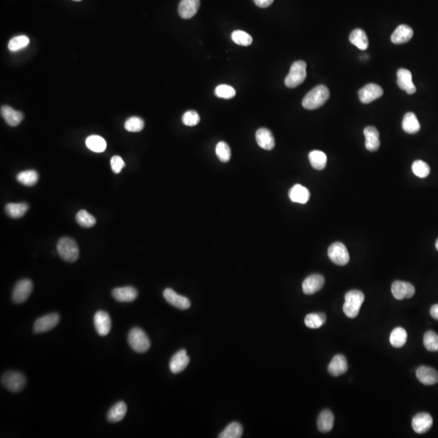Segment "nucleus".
I'll list each match as a JSON object with an SVG mask.
<instances>
[{
	"label": "nucleus",
	"instance_id": "f257e3e1",
	"mask_svg": "<svg viewBox=\"0 0 438 438\" xmlns=\"http://www.w3.org/2000/svg\"><path fill=\"white\" fill-rule=\"evenodd\" d=\"M329 98V91L327 87L320 84L307 94L303 99L302 105L307 110L317 109L324 105Z\"/></svg>",
	"mask_w": 438,
	"mask_h": 438
},
{
	"label": "nucleus",
	"instance_id": "f03ea898",
	"mask_svg": "<svg viewBox=\"0 0 438 438\" xmlns=\"http://www.w3.org/2000/svg\"><path fill=\"white\" fill-rule=\"evenodd\" d=\"M365 301V295L358 290H353L345 295V302L342 310L346 317L355 318L358 316L363 303Z\"/></svg>",
	"mask_w": 438,
	"mask_h": 438
},
{
	"label": "nucleus",
	"instance_id": "7ed1b4c3",
	"mask_svg": "<svg viewBox=\"0 0 438 438\" xmlns=\"http://www.w3.org/2000/svg\"><path fill=\"white\" fill-rule=\"evenodd\" d=\"M57 251L60 257L67 262H75L79 257V248L74 239L64 237L57 243Z\"/></svg>",
	"mask_w": 438,
	"mask_h": 438
},
{
	"label": "nucleus",
	"instance_id": "20e7f679",
	"mask_svg": "<svg viewBox=\"0 0 438 438\" xmlns=\"http://www.w3.org/2000/svg\"><path fill=\"white\" fill-rule=\"evenodd\" d=\"M306 76V63L302 60L296 61L286 77V86L288 88H296L302 84Z\"/></svg>",
	"mask_w": 438,
	"mask_h": 438
},
{
	"label": "nucleus",
	"instance_id": "39448f33",
	"mask_svg": "<svg viewBox=\"0 0 438 438\" xmlns=\"http://www.w3.org/2000/svg\"><path fill=\"white\" fill-rule=\"evenodd\" d=\"M128 343L136 353H145L150 347V341L146 333L140 328H133L128 333Z\"/></svg>",
	"mask_w": 438,
	"mask_h": 438
},
{
	"label": "nucleus",
	"instance_id": "423d86ee",
	"mask_svg": "<svg viewBox=\"0 0 438 438\" xmlns=\"http://www.w3.org/2000/svg\"><path fill=\"white\" fill-rule=\"evenodd\" d=\"M1 383L11 392L18 393L26 386V378L19 372H7L3 374Z\"/></svg>",
	"mask_w": 438,
	"mask_h": 438
},
{
	"label": "nucleus",
	"instance_id": "0eeeda50",
	"mask_svg": "<svg viewBox=\"0 0 438 438\" xmlns=\"http://www.w3.org/2000/svg\"><path fill=\"white\" fill-rule=\"evenodd\" d=\"M329 259L337 266H345L350 260V255L343 243L335 242L329 246L328 249Z\"/></svg>",
	"mask_w": 438,
	"mask_h": 438
},
{
	"label": "nucleus",
	"instance_id": "6e6552de",
	"mask_svg": "<svg viewBox=\"0 0 438 438\" xmlns=\"http://www.w3.org/2000/svg\"><path fill=\"white\" fill-rule=\"evenodd\" d=\"M33 291V283L30 279H22L16 284L13 292V300L15 304L26 302Z\"/></svg>",
	"mask_w": 438,
	"mask_h": 438
},
{
	"label": "nucleus",
	"instance_id": "1a4fd4ad",
	"mask_svg": "<svg viewBox=\"0 0 438 438\" xmlns=\"http://www.w3.org/2000/svg\"><path fill=\"white\" fill-rule=\"evenodd\" d=\"M60 321V317L58 313H50L36 320L34 325V332L35 333H46L54 329Z\"/></svg>",
	"mask_w": 438,
	"mask_h": 438
},
{
	"label": "nucleus",
	"instance_id": "9d476101",
	"mask_svg": "<svg viewBox=\"0 0 438 438\" xmlns=\"http://www.w3.org/2000/svg\"><path fill=\"white\" fill-rule=\"evenodd\" d=\"M383 90L378 84H368L359 91V98L361 103L369 104L380 99L383 95Z\"/></svg>",
	"mask_w": 438,
	"mask_h": 438
},
{
	"label": "nucleus",
	"instance_id": "9b49d317",
	"mask_svg": "<svg viewBox=\"0 0 438 438\" xmlns=\"http://www.w3.org/2000/svg\"><path fill=\"white\" fill-rule=\"evenodd\" d=\"M393 296L396 300L410 299L415 295V287L411 283L403 281H395L391 287Z\"/></svg>",
	"mask_w": 438,
	"mask_h": 438
},
{
	"label": "nucleus",
	"instance_id": "f8f14e48",
	"mask_svg": "<svg viewBox=\"0 0 438 438\" xmlns=\"http://www.w3.org/2000/svg\"><path fill=\"white\" fill-rule=\"evenodd\" d=\"M397 84L402 91H404L407 95H414L416 92V88L413 83L412 75L411 71L405 68H400L397 72Z\"/></svg>",
	"mask_w": 438,
	"mask_h": 438
},
{
	"label": "nucleus",
	"instance_id": "ddd939ff",
	"mask_svg": "<svg viewBox=\"0 0 438 438\" xmlns=\"http://www.w3.org/2000/svg\"><path fill=\"white\" fill-rule=\"evenodd\" d=\"M433 420L428 413L421 412L415 415L412 419V428L416 433L423 434L432 428Z\"/></svg>",
	"mask_w": 438,
	"mask_h": 438
},
{
	"label": "nucleus",
	"instance_id": "4468645a",
	"mask_svg": "<svg viewBox=\"0 0 438 438\" xmlns=\"http://www.w3.org/2000/svg\"><path fill=\"white\" fill-rule=\"evenodd\" d=\"M95 327L99 335L107 336L111 331V319L105 311H98L94 318Z\"/></svg>",
	"mask_w": 438,
	"mask_h": 438
},
{
	"label": "nucleus",
	"instance_id": "2eb2a0df",
	"mask_svg": "<svg viewBox=\"0 0 438 438\" xmlns=\"http://www.w3.org/2000/svg\"><path fill=\"white\" fill-rule=\"evenodd\" d=\"M164 299L167 301L170 305L176 307L181 310H186L191 306V303L189 299L185 296L179 295L174 290L167 288L163 292Z\"/></svg>",
	"mask_w": 438,
	"mask_h": 438
},
{
	"label": "nucleus",
	"instance_id": "dca6fc26",
	"mask_svg": "<svg viewBox=\"0 0 438 438\" xmlns=\"http://www.w3.org/2000/svg\"><path fill=\"white\" fill-rule=\"evenodd\" d=\"M325 284V279L322 275L315 274L304 279L303 282V292L306 295H312L319 292Z\"/></svg>",
	"mask_w": 438,
	"mask_h": 438
},
{
	"label": "nucleus",
	"instance_id": "f3484780",
	"mask_svg": "<svg viewBox=\"0 0 438 438\" xmlns=\"http://www.w3.org/2000/svg\"><path fill=\"white\" fill-rule=\"evenodd\" d=\"M189 361L190 359L187 355L186 351H179L170 359V365H169L170 371L174 374L181 373L189 365Z\"/></svg>",
	"mask_w": 438,
	"mask_h": 438
},
{
	"label": "nucleus",
	"instance_id": "a211bd4d",
	"mask_svg": "<svg viewBox=\"0 0 438 438\" xmlns=\"http://www.w3.org/2000/svg\"><path fill=\"white\" fill-rule=\"evenodd\" d=\"M138 292L132 287H117L112 291V296L118 302L129 303L136 300Z\"/></svg>",
	"mask_w": 438,
	"mask_h": 438
},
{
	"label": "nucleus",
	"instance_id": "6ab92c4d",
	"mask_svg": "<svg viewBox=\"0 0 438 438\" xmlns=\"http://www.w3.org/2000/svg\"><path fill=\"white\" fill-rule=\"evenodd\" d=\"M365 147L370 152L378 151L380 148L379 132L375 127L369 126L365 128Z\"/></svg>",
	"mask_w": 438,
	"mask_h": 438
},
{
	"label": "nucleus",
	"instance_id": "aec40b11",
	"mask_svg": "<svg viewBox=\"0 0 438 438\" xmlns=\"http://www.w3.org/2000/svg\"><path fill=\"white\" fill-rule=\"evenodd\" d=\"M416 378L426 386H432L438 382V373L428 366H420L416 370Z\"/></svg>",
	"mask_w": 438,
	"mask_h": 438
},
{
	"label": "nucleus",
	"instance_id": "412c9836",
	"mask_svg": "<svg viewBox=\"0 0 438 438\" xmlns=\"http://www.w3.org/2000/svg\"><path fill=\"white\" fill-rule=\"evenodd\" d=\"M348 369L347 361L342 355H336L332 359L328 366V372L333 377H339L346 373Z\"/></svg>",
	"mask_w": 438,
	"mask_h": 438
},
{
	"label": "nucleus",
	"instance_id": "4be33fe9",
	"mask_svg": "<svg viewBox=\"0 0 438 438\" xmlns=\"http://www.w3.org/2000/svg\"><path fill=\"white\" fill-rule=\"evenodd\" d=\"M200 8V0H181L179 5V15L183 19H190L197 14Z\"/></svg>",
	"mask_w": 438,
	"mask_h": 438
},
{
	"label": "nucleus",
	"instance_id": "5701e85b",
	"mask_svg": "<svg viewBox=\"0 0 438 438\" xmlns=\"http://www.w3.org/2000/svg\"><path fill=\"white\" fill-rule=\"evenodd\" d=\"M256 140L258 145L261 149L271 150L275 148V137L273 136L272 132L267 128H261L256 131Z\"/></svg>",
	"mask_w": 438,
	"mask_h": 438
},
{
	"label": "nucleus",
	"instance_id": "b1692460",
	"mask_svg": "<svg viewBox=\"0 0 438 438\" xmlns=\"http://www.w3.org/2000/svg\"><path fill=\"white\" fill-rule=\"evenodd\" d=\"M413 34L412 29L410 26L401 25L395 29L390 39L394 44H403L411 40Z\"/></svg>",
	"mask_w": 438,
	"mask_h": 438
},
{
	"label": "nucleus",
	"instance_id": "393cba45",
	"mask_svg": "<svg viewBox=\"0 0 438 438\" xmlns=\"http://www.w3.org/2000/svg\"><path fill=\"white\" fill-rule=\"evenodd\" d=\"M1 116L5 119L9 126L16 127L21 124L23 120V114L20 111H15L9 106L1 107Z\"/></svg>",
	"mask_w": 438,
	"mask_h": 438
},
{
	"label": "nucleus",
	"instance_id": "a878e982",
	"mask_svg": "<svg viewBox=\"0 0 438 438\" xmlns=\"http://www.w3.org/2000/svg\"><path fill=\"white\" fill-rule=\"evenodd\" d=\"M334 423V416L331 411L328 409L323 410L317 419V428L321 432H328L331 431Z\"/></svg>",
	"mask_w": 438,
	"mask_h": 438
},
{
	"label": "nucleus",
	"instance_id": "bb28decb",
	"mask_svg": "<svg viewBox=\"0 0 438 438\" xmlns=\"http://www.w3.org/2000/svg\"><path fill=\"white\" fill-rule=\"evenodd\" d=\"M289 197L292 202L305 204L308 202V200L310 198V193L305 187L300 185H296L290 189Z\"/></svg>",
	"mask_w": 438,
	"mask_h": 438
},
{
	"label": "nucleus",
	"instance_id": "cd10ccee",
	"mask_svg": "<svg viewBox=\"0 0 438 438\" xmlns=\"http://www.w3.org/2000/svg\"><path fill=\"white\" fill-rule=\"evenodd\" d=\"M128 407L124 402H118L110 409L107 413V419L111 423H118L121 421L126 415Z\"/></svg>",
	"mask_w": 438,
	"mask_h": 438
},
{
	"label": "nucleus",
	"instance_id": "c85d7f7f",
	"mask_svg": "<svg viewBox=\"0 0 438 438\" xmlns=\"http://www.w3.org/2000/svg\"><path fill=\"white\" fill-rule=\"evenodd\" d=\"M349 41L352 44L357 46L361 51H365L369 47V42L367 34L361 29H356L349 36Z\"/></svg>",
	"mask_w": 438,
	"mask_h": 438
},
{
	"label": "nucleus",
	"instance_id": "c756f323",
	"mask_svg": "<svg viewBox=\"0 0 438 438\" xmlns=\"http://www.w3.org/2000/svg\"><path fill=\"white\" fill-rule=\"evenodd\" d=\"M402 126L404 132L408 134H415L420 129L419 120L415 114L412 112H408L405 115Z\"/></svg>",
	"mask_w": 438,
	"mask_h": 438
},
{
	"label": "nucleus",
	"instance_id": "7c9ffc66",
	"mask_svg": "<svg viewBox=\"0 0 438 438\" xmlns=\"http://www.w3.org/2000/svg\"><path fill=\"white\" fill-rule=\"evenodd\" d=\"M29 208L26 203H9L5 207V211L10 218L18 219L26 214Z\"/></svg>",
	"mask_w": 438,
	"mask_h": 438
},
{
	"label": "nucleus",
	"instance_id": "2f4dec72",
	"mask_svg": "<svg viewBox=\"0 0 438 438\" xmlns=\"http://www.w3.org/2000/svg\"><path fill=\"white\" fill-rule=\"evenodd\" d=\"M308 158L312 167L316 170H321L327 163V157L325 153L320 150H313L308 154Z\"/></svg>",
	"mask_w": 438,
	"mask_h": 438
},
{
	"label": "nucleus",
	"instance_id": "473e14b6",
	"mask_svg": "<svg viewBox=\"0 0 438 438\" xmlns=\"http://www.w3.org/2000/svg\"><path fill=\"white\" fill-rule=\"evenodd\" d=\"M407 340V333L403 328H395L390 333V344L394 347H402L406 344Z\"/></svg>",
	"mask_w": 438,
	"mask_h": 438
},
{
	"label": "nucleus",
	"instance_id": "72a5a7b5",
	"mask_svg": "<svg viewBox=\"0 0 438 438\" xmlns=\"http://www.w3.org/2000/svg\"><path fill=\"white\" fill-rule=\"evenodd\" d=\"M86 145L89 149L95 153H102L107 149V142L100 136L93 135L86 139Z\"/></svg>",
	"mask_w": 438,
	"mask_h": 438
},
{
	"label": "nucleus",
	"instance_id": "f704fd0d",
	"mask_svg": "<svg viewBox=\"0 0 438 438\" xmlns=\"http://www.w3.org/2000/svg\"><path fill=\"white\" fill-rule=\"evenodd\" d=\"M326 321V316L322 312L319 313H309L304 318V323L308 328L318 329L321 327Z\"/></svg>",
	"mask_w": 438,
	"mask_h": 438
},
{
	"label": "nucleus",
	"instance_id": "c9c22d12",
	"mask_svg": "<svg viewBox=\"0 0 438 438\" xmlns=\"http://www.w3.org/2000/svg\"><path fill=\"white\" fill-rule=\"evenodd\" d=\"M17 181L25 186H34L38 183V172L34 170L20 172L19 174L17 176Z\"/></svg>",
	"mask_w": 438,
	"mask_h": 438
},
{
	"label": "nucleus",
	"instance_id": "e433bc0d",
	"mask_svg": "<svg viewBox=\"0 0 438 438\" xmlns=\"http://www.w3.org/2000/svg\"><path fill=\"white\" fill-rule=\"evenodd\" d=\"M243 435V427L238 422H232L227 425L220 435L219 438H239Z\"/></svg>",
	"mask_w": 438,
	"mask_h": 438
},
{
	"label": "nucleus",
	"instance_id": "4c0bfd02",
	"mask_svg": "<svg viewBox=\"0 0 438 438\" xmlns=\"http://www.w3.org/2000/svg\"><path fill=\"white\" fill-rule=\"evenodd\" d=\"M76 222L80 227L90 228L95 226L96 223V219L95 217L91 215L90 213L85 210H80L78 212L76 216Z\"/></svg>",
	"mask_w": 438,
	"mask_h": 438
},
{
	"label": "nucleus",
	"instance_id": "58836bf2",
	"mask_svg": "<svg viewBox=\"0 0 438 438\" xmlns=\"http://www.w3.org/2000/svg\"><path fill=\"white\" fill-rule=\"evenodd\" d=\"M423 345L429 352H438V335L432 330L427 331L423 336Z\"/></svg>",
	"mask_w": 438,
	"mask_h": 438
},
{
	"label": "nucleus",
	"instance_id": "ea45409f",
	"mask_svg": "<svg viewBox=\"0 0 438 438\" xmlns=\"http://www.w3.org/2000/svg\"><path fill=\"white\" fill-rule=\"evenodd\" d=\"M231 39L233 42H235V44L240 45V46H247L252 44V38L251 35L246 33V32L242 31V30H235L231 34Z\"/></svg>",
	"mask_w": 438,
	"mask_h": 438
},
{
	"label": "nucleus",
	"instance_id": "a19ab883",
	"mask_svg": "<svg viewBox=\"0 0 438 438\" xmlns=\"http://www.w3.org/2000/svg\"><path fill=\"white\" fill-rule=\"evenodd\" d=\"M30 44V38L27 36H17L15 38H12L9 43V49L11 51H20L21 49L25 48Z\"/></svg>",
	"mask_w": 438,
	"mask_h": 438
},
{
	"label": "nucleus",
	"instance_id": "79ce46f5",
	"mask_svg": "<svg viewBox=\"0 0 438 438\" xmlns=\"http://www.w3.org/2000/svg\"><path fill=\"white\" fill-rule=\"evenodd\" d=\"M412 171L419 178H426L430 173V167L425 161L416 160L412 164Z\"/></svg>",
	"mask_w": 438,
	"mask_h": 438
},
{
	"label": "nucleus",
	"instance_id": "37998d69",
	"mask_svg": "<svg viewBox=\"0 0 438 438\" xmlns=\"http://www.w3.org/2000/svg\"><path fill=\"white\" fill-rule=\"evenodd\" d=\"M216 154L218 159L222 162H227L230 161L231 157V152L230 147L224 141L218 142L216 145Z\"/></svg>",
	"mask_w": 438,
	"mask_h": 438
},
{
	"label": "nucleus",
	"instance_id": "c03bdc74",
	"mask_svg": "<svg viewBox=\"0 0 438 438\" xmlns=\"http://www.w3.org/2000/svg\"><path fill=\"white\" fill-rule=\"evenodd\" d=\"M145 126V123L143 121L142 119L139 117H131L126 120L124 124V128L128 132H141Z\"/></svg>",
	"mask_w": 438,
	"mask_h": 438
},
{
	"label": "nucleus",
	"instance_id": "a18cd8bd",
	"mask_svg": "<svg viewBox=\"0 0 438 438\" xmlns=\"http://www.w3.org/2000/svg\"><path fill=\"white\" fill-rule=\"evenodd\" d=\"M235 89L227 84H220L215 89V95L218 98L224 99H231L235 96Z\"/></svg>",
	"mask_w": 438,
	"mask_h": 438
},
{
	"label": "nucleus",
	"instance_id": "49530a36",
	"mask_svg": "<svg viewBox=\"0 0 438 438\" xmlns=\"http://www.w3.org/2000/svg\"><path fill=\"white\" fill-rule=\"evenodd\" d=\"M183 124L186 126L193 127L199 124V114L195 111H189L184 114L182 117Z\"/></svg>",
	"mask_w": 438,
	"mask_h": 438
},
{
	"label": "nucleus",
	"instance_id": "de8ad7c7",
	"mask_svg": "<svg viewBox=\"0 0 438 438\" xmlns=\"http://www.w3.org/2000/svg\"><path fill=\"white\" fill-rule=\"evenodd\" d=\"M111 169L116 174H119L125 166V162L120 156H114L111 160Z\"/></svg>",
	"mask_w": 438,
	"mask_h": 438
},
{
	"label": "nucleus",
	"instance_id": "09e8293b",
	"mask_svg": "<svg viewBox=\"0 0 438 438\" xmlns=\"http://www.w3.org/2000/svg\"><path fill=\"white\" fill-rule=\"evenodd\" d=\"M256 6L260 7L262 9H266L271 6L275 0H253Z\"/></svg>",
	"mask_w": 438,
	"mask_h": 438
},
{
	"label": "nucleus",
	"instance_id": "8fccbe9b",
	"mask_svg": "<svg viewBox=\"0 0 438 438\" xmlns=\"http://www.w3.org/2000/svg\"><path fill=\"white\" fill-rule=\"evenodd\" d=\"M430 315L432 316V318L438 320V304H434L433 306L431 308Z\"/></svg>",
	"mask_w": 438,
	"mask_h": 438
},
{
	"label": "nucleus",
	"instance_id": "3c124183",
	"mask_svg": "<svg viewBox=\"0 0 438 438\" xmlns=\"http://www.w3.org/2000/svg\"><path fill=\"white\" fill-rule=\"evenodd\" d=\"M436 250H437V251H438V239H437V240H436Z\"/></svg>",
	"mask_w": 438,
	"mask_h": 438
},
{
	"label": "nucleus",
	"instance_id": "603ef678",
	"mask_svg": "<svg viewBox=\"0 0 438 438\" xmlns=\"http://www.w3.org/2000/svg\"><path fill=\"white\" fill-rule=\"evenodd\" d=\"M73 1H76V2H79V1H81V0H73Z\"/></svg>",
	"mask_w": 438,
	"mask_h": 438
}]
</instances>
